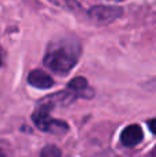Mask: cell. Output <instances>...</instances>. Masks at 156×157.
<instances>
[{"label": "cell", "instance_id": "cell-7", "mask_svg": "<svg viewBox=\"0 0 156 157\" xmlns=\"http://www.w3.org/2000/svg\"><path fill=\"white\" fill-rule=\"evenodd\" d=\"M53 4L58 6L61 8H65V10L69 11H76L80 8V4L77 0H50Z\"/></svg>", "mask_w": 156, "mask_h": 157}, {"label": "cell", "instance_id": "cell-3", "mask_svg": "<svg viewBox=\"0 0 156 157\" xmlns=\"http://www.w3.org/2000/svg\"><path fill=\"white\" fill-rule=\"evenodd\" d=\"M123 15V8L118 6H94L88 11V17L98 25H107Z\"/></svg>", "mask_w": 156, "mask_h": 157}, {"label": "cell", "instance_id": "cell-4", "mask_svg": "<svg viewBox=\"0 0 156 157\" xmlns=\"http://www.w3.org/2000/svg\"><path fill=\"white\" fill-rule=\"evenodd\" d=\"M142 139H144V132H142V128L138 124H131L129 127H126L120 135L122 144L126 147L137 146L138 144L142 142Z\"/></svg>", "mask_w": 156, "mask_h": 157}, {"label": "cell", "instance_id": "cell-5", "mask_svg": "<svg viewBox=\"0 0 156 157\" xmlns=\"http://www.w3.org/2000/svg\"><path fill=\"white\" fill-rule=\"evenodd\" d=\"M28 83L40 90H49L54 86V80L51 78V76L40 69H35L33 72H30L28 76Z\"/></svg>", "mask_w": 156, "mask_h": 157}, {"label": "cell", "instance_id": "cell-9", "mask_svg": "<svg viewBox=\"0 0 156 157\" xmlns=\"http://www.w3.org/2000/svg\"><path fill=\"white\" fill-rule=\"evenodd\" d=\"M148 127H149V130H151L152 132L156 134V119L149 120V121H148Z\"/></svg>", "mask_w": 156, "mask_h": 157}, {"label": "cell", "instance_id": "cell-11", "mask_svg": "<svg viewBox=\"0 0 156 157\" xmlns=\"http://www.w3.org/2000/svg\"><path fill=\"white\" fill-rule=\"evenodd\" d=\"M111 2H123V0H111Z\"/></svg>", "mask_w": 156, "mask_h": 157}, {"label": "cell", "instance_id": "cell-12", "mask_svg": "<svg viewBox=\"0 0 156 157\" xmlns=\"http://www.w3.org/2000/svg\"><path fill=\"white\" fill-rule=\"evenodd\" d=\"M0 155H2V150H0Z\"/></svg>", "mask_w": 156, "mask_h": 157}, {"label": "cell", "instance_id": "cell-6", "mask_svg": "<svg viewBox=\"0 0 156 157\" xmlns=\"http://www.w3.org/2000/svg\"><path fill=\"white\" fill-rule=\"evenodd\" d=\"M68 90L75 95V97H82V98H91L93 97V90L90 88L87 80L84 77H75L73 80L69 81Z\"/></svg>", "mask_w": 156, "mask_h": 157}, {"label": "cell", "instance_id": "cell-10", "mask_svg": "<svg viewBox=\"0 0 156 157\" xmlns=\"http://www.w3.org/2000/svg\"><path fill=\"white\" fill-rule=\"evenodd\" d=\"M3 63V58H2V50H0V65Z\"/></svg>", "mask_w": 156, "mask_h": 157}, {"label": "cell", "instance_id": "cell-2", "mask_svg": "<svg viewBox=\"0 0 156 157\" xmlns=\"http://www.w3.org/2000/svg\"><path fill=\"white\" fill-rule=\"evenodd\" d=\"M50 103L47 102L46 105H41L40 108H37L32 114V120L35 123V125L40 131L50 134H55V135H62L69 130L68 124L62 120L53 119L50 116Z\"/></svg>", "mask_w": 156, "mask_h": 157}, {"label": "cell", "instance_id": "cell-1", "mask_svg": "<svg viewBox=\"0 0 156 157\" xmlns=\"http://www.w3.org/2000/svg\"><path fill=\"white\" fill-rule=\"evenodd\" d=\"M79 55L80 46L75 40H60L49 46L43 61L51 72L65 76L76 65Z\"/></svg>", "mask_w": 156, "mask_h": 157}, {"label": "cell", "instance_id": "cell-8", "mask_svg": "<svg viewBox=\"0 0 156 157\" xmlns=\"http://www.w3.org/2000/svg\"><path fill=\"white\" fill-rule=\"evenodd\" d=\"M40 155L43 157H60L61 156V150L58 149L57 146L50 145V146H46L43 150H41Z\"/></svg>", "mask_w": 156, "mask_h": 157}]
</instances>
